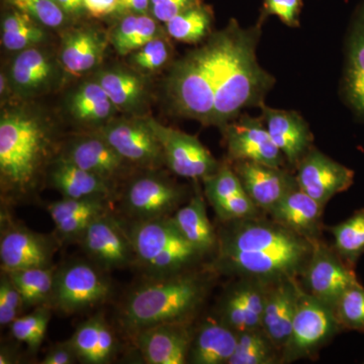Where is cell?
<instances>
[{"mask_svg":"<svg viewBox=\"0 0 364 364\" xmlns=\"http://www.w3.org/2000/svg\"><path fill=\"white\" fill-rule=\"evenodd\" d=\"M223 223L213 272L273 284L296 279L312 255L314 240L273 220L254 217Z\"/></svg>","mask_w":364,"mask_h":364,"instance_id":"6da1fadb","label":"cell"},{"mask_svg":"<svg viewBox=\"0 0 364 364\" xmlns=\"http://www.w3.org/2000/svg\"><path fill=\"white\" fill-rule=\"evenodd\" d=\"M261 25L243 28L235 20L208 39L215 76L214 126L224 128L243 109L261 107L274 78L259 65L256 47Z\"/></svg>","mask_w":364,"mask_h":364,"instance_id":"7a4b0ae2","label":"cell"},{"mask_svg":"<svg viewBox=\"0 0 364 364\" xmlns=\"http://www.w3.org/2000/svg\"><path fill=\"white\" fill-rule=\"evenodd\" d=\"M49 127L23 109L2 114L0 119V181L2 202H28L52 152Z\"/></svg>","mask_w":364,"mask_h":364,"instance_id":"3957f363","label":"cell"},{"mask_svg":"<svg viewBox=\"0 0 364 364\" xmlns=\"http://www.w3.org/2000/svg\"><path fill=\"white\" fill-rule=\"evenodd\" d=\"M208 289L210 277L193 270L146 277L124 299L119 322L131 335L164 323H189L205 303Z\"/></svg>","mask_w":364,"mask_h":364,"instance_id":"277c9868","label":"cell"},{"mask_svg":"<svg viewBox=\"0 0 364 364\" xmlns=\"http://www.w3.org/2000/svg\"><path fill=\"white\" fill-rule=\"evenodd\" d=\"M123 220L135 252V267L146 277H164L193 270L200 253L178 231L171 217L147 221Z\"/></svg>","mask_w":364,"mask_h":364,"instance_id":"5b68a950","label":"cell"},{"mask_svg":"<svg viewBox=\"0 0 364 364\" xmlns=\"http://www.w3.org/2000/svg\"><path fill=\"white\" fill-rule=\"evenodd\" d=\"M167 91L182 117L214 126L215 76L208 42L174 64L167 79Z\"/></svg>","mask_w":364,"mask_h":364,"instance_id":"8992f818","label":"cell"},{"mask_svg":"<svg viewBox=\"0 0 364 364\" xmlns=\"http://www.w3.org/2000/svg\"><path fill=\"white\" fill-rule=\"evenodd\" d=\"M112 294L107 272L86 261L67 263L55 274L49 306L65 315H73L102 305Z\"/></svg>","mask_w":364,"mask_h":364,"instance_id":"52a82bcc","label":"cell"},{"mask_svg":"<svg viewBox=\"0 0 364 364\" xmlns=\"http://www.w3.org/2000/svg\"><path fill=\"white\" fill-rule=\"evenodd\" d=\"M342 329L334 309L299 289L298 306L282 360L309 358Z\"/></svg>","mask_w":364,"mask_h":364,"instance_id":"ba28073f","label":"cell"},{"mask_svg":"<svg viewBox=\"0 0 364 364\" xmlns=\"http://www.w3.org/2000/svg\"><path fill=\"white\" fill-rule=\"evenodd\" d=\"M184 198L183 188L150 172L131 179L119 196V208L126 221H147L171 217Z\"/></svg>","mask_w":364,"mask_h":364,"instance_id":"9c48e42d","label":"cell"},{"mask_svg":"<svg viewBox=\"0 0 364 364\" xmlns=\"http://www.w3.org/2000/svg\"><path fill=\"white\" fill-rule=\"evenodd\" d=\"M88 259L105 272L135 267L133 244L123 220L112 212L100 215L79 239Z\"/></svg>","mask_w":364,"mask_h":364,"instance_id":"30bf717a","label":"cell"},{"mask_svg":"<svg viewBox=\"0 0 364 364\" xmlns=\"http://www.w3.org/2000/svg\"><path fill=\"white\" fill-rule=\"evenodd\" d=\"M301 274L306 293L333 309L347 289L360 284L354 268L318 239L314 240L312 255Z\"/></svg>","mask_w":364,"mask_h":364,"instance_id":"8fae6325","label":"cell"},{"mask_svg":"<svg viewBox=\"0 0 364 364\" xmlns=\"http://www.w3.org/2000/svg\"><path fill=\"white\" fill-rule=\"evenodd\" d=\"M147 123L161 145L165 164L176 176L205 179L219 168V162L195 136L163 126L147 117Z\"/></svg>","mask_w":364,"mask_h":364,"instance_id":"7c38bea8","label":"cell"},{"mask_svg":"<svg viewBox=\"0 0 364 364\" xmlns=\"http://www.w3.org/2000/svg\"><path fill=\"white\" fill-rule=\"evenodd\" d=\"M58 242L51 235L37 233L20 224H1V270L31 269L53 267Z\"/></svg>","mask_w":364,"mask_h":364,"instance_id":"4fadbf2b","label":"cell"},{"mask_svg":"<svg viewBox=\"0 0 364 364\" xmlns=\"http://www.w3.org/2000/svg\"><path fill=\"white\" fill-rule=\"evenodd\" d=\"M98 134L130 164L147 169L165 164L161 145L146 119L109 122Z\"/></svg>","mask_w":364,"mask_h":364,"instance_id":"5bb4252c","label":"cell"},{"mask_svg":"<svg viewBox=\"0 0 364 364\" xmlns=\"http://www.w3.org/2000/svg\"><path fill=\"white\" fill-rule=\"evenodd\" d=\"M228 154L233 161L284 166L286 157L273 142L262 117H242L224 127Z\"/></svg>","mask_w":364,"mask_h":364,"instance_id":"9a60e30c","label":"cell"},{"mask_svg":"<svg viewBox=\"0 0 364 364\" xmlns=\"http://www.w3.org/2000/svg\"><path fill=\"white\" fill-rule=\"evenodd\" d=\"M296 168L299 188L323 205L346 191L354 182L353 170L315 148L306 153Z\"/></svg>","mask_w":364,"mask_h":364,"instance_id":"2e32d148","label":"cell"},{"mask_svg":"<svg viewBox=\"0 0 364 364\" xmlns=\"http://www.w3.org/2000/svg\"><path fill=\"white\" fill-rule=\"evenodd\" d=\"M242 279L227 289L217 313V318L237 333L261 328L270 286L255 279Z\"/></svg>","mask_w":364,"mask_h":364,"instance_id":"e0dca14e","label":"cell"},{"mask_svg":"<svg viewBox=\"0 0 364 364\" xmlns=\"http://www.w3.org/2000/svg\"><path fill=\"white\" fill-rule=\"evenodd\" d=\"M193 332L189 323H164L136 332V347L146 363H188Z\"/></svg>","mask_w":364,"mask_h":364,"instance_id":"ac0fdd59","label":"cell"},{"mask_svg":"<svg viewBox=\"0 0 364 364\" xmlns=\"http://www.w3.org/2000/svg\"><path fill=\"white\" fill-rule=\"evenodd\" d=\"M208 203L222 222L257 217L258 208L249 198L236 172L229 165H220L212 176L203 179Z\"/></svg>","mask_w":364,"mask_h":364,"instance_id":"d6986e66","label":"cell"},{"mask_svg":"<svg viewBox=\"0 0 364 364\" xmlns=\"http://www.w3.org/2000/svg\"><path fill=\"white\" fill-rule=\"evenodd\" d=\"M234 171L256 207L269 213L291 189L298 186L296 177L282 167L252 161H235Z\"/></svg>","mask_w":364,"mask_h":364,"instance_id":"ffe728a7","label":"cell"},{"mask_svg":"<svg viewBox=\"0 0 364 364\" xmlns=\"http://www.w3.org/2000/svg\"><path fill=\"white\" fill-rule=\"evenodd\" d=\"M262 119L270 136L289 164L299 161L312 149L314 136L304 117L296 112L272 109L263 105Z\"/></svg>","mask_w":364,"mask_h":364,"instance_id":"44dd1931","label":"cell"},{"mask_svg":"<svg viewBox=\"0 0 364 364\" xmlns=\"http://www.w3.org/2000/svg\"><path fill=\"white\" fill-rule=\"evenodd\" d=\"M61 156L112 186L130 164L100 134L74 139Z\"/></svg>","mask_w":364,"mask_h":364,"instance_id":"7402d4cb","label":"cell"},{"mask_svg":"<svg viewBox=\"0 0 364 364\" xmlns=\"http://www.w3.org/2000/svg\"><path fill=\"white\" fill-rule=\"evenodd\" d=\"M299 289L296 279L282 280L268 287L261 329L279 351L284 350L291 335Z\"/></svg>","mask_w":364,"mask_h":364,"instance_id":"603a6c76","label":"cell"},{"mask_svg":"<svg viewBox=\"0 0 364 364\" xmlns=\"http://www.w3.org/2000/svg\"><path fill=\"white\" fill-rule=\"evenodd\" d=\"M342 90L345 102L364 124V1L352 18L346 40Z\"/></svg>","mask_w":364,"mask_h":364,"instance_id":"cb8c5ba5","label":"cell"},{"mask_svg":"<svg viewBox=\"0 0 364 364\" xmlns=\"http://www.w3.org/2000/svg\"><path fill=\"white\" fill-rule=\"evenodd\" d=\"M49 181L52 188L58 191L63 198H105L112 200L114 198V186L111 182L81 168L62 156L53 162Z\"/></svg>","mask_w":364,"mask_h":364,"instance_id":"d4e9b609","label":"cell"},{"mask_svg":"<svg viewBox=\"0 0 364 364\" xmlns=\"http://www.w3.org/2000/svg\"><path fill=\"white\" fill-rule=\"evenodd\" d=\"M47 210L61 241L78 242L86 228L100 215L111 212V200L88 198L50 203Z\"/></svg>","mask_w":364,"mask_h":364,"instance_id":"484cf974","label":"cell"},{"mask_svg":"<svg viewBox=\"0 0 364 364\" xmlns=\"http://www.w3.org/2000/svg\"><path fill=\"white\" fill-rule=\"evenodd\" d=\"M325 205L298 186L291 189L270 210L273 221L310 240L318 239Z\"/></svg>","mask_w":364,"mask_h":364,"instance_id":"4316f807","label":"cell"},{"mask_svg":"<svg viewBox=\"0 0 364 364\" xmlns=\"http://www.w3.org/2000/svg\"><path fill=\"white\" fill-rule=\"evenodd\" d=\"M68 343L75 351L78 361L86 364L112 363L119 346L114 330L102 314L81 323Z\"/></svg>","mask_w":364,"mask_h":364,"instance_id":"83f0119b","label":"cell"},{"mask_svg":"<svg viewBox=\"0 0 364 364\" xmlns=\"http://www.w3.org/2000/svg\"><path fill=\"white\" fill-rule=\"evenodd\" d=\"M238 341V333L217 317L205 321L193 332L188 363L229 364Z\"/></svg>","mask_w":364,"mask_h":364,"instance_id":"f1b7e54d","label":"cell"},{"mask_svg":"<svg viewBox=\"0 0 364 364\" xmlns=\"http://www.w3.org/2000/svg\"><path fill=\"white\" fill-rule=\"evenodd\" d=\"M56 77V66L42 50L28 48L16 55L11 69L9 81L18 95L32 97L50 87Z\"/></svg>","mask_w":364,"mask_h":364,"instance_id":"f546056e","label":"cell"},{"mask_svg":"<svg viewBox=\"0 0 364 364\" xmlns=\"http://www.w3.org/2000/svg\"><path fill=\"white\" fill-rule=\"evenodd\" d=\"M107 47V40L91 28H78L66 33L62 43V65L69 74L80 75L100 63Z\"/></svg>","mask_w":364,"mask_h":364,"instance_id":"4dcf8cb0","label":"cell"},{"mask_svg":"<svg viewBox=\"0 0 364 364\" xmlns=\"http://www.w3.org/2000/svg\"><path fill=\"white\" fill-rule=\"evenodd\" d=\"M182 236L200 253L203 257L215 253L218 245V233L210 224L203 196L196 195L183 207L171 215Z\"/></svg>","mask_w":364,"mask_h":364,"instance_id":"1f68e13d","label":"cell"},{"mask_svg":"<svg viewBox=\"0 0 364 364\" xmlns=\"http://www.w3.org/2000/svg\"><path fill=\"white\" fill-rule=\"evenodd\" d=\"M97 80L114 107L121 111H134L145 100V82L133 72L119 68L107 69L98 72Z\"/></svg>","mask_w":364,"mask_h":364,"instance_id":"d6a6232c","label":"cell"},{"mask_svg":"<svg viewBox=\"0 0 364 364\" xmlns=\"http://www.w3.org/2000/svg\"><path fill=\"white\" fill-rule=\"evenodd\" d=\"M69 111L76 121L98 124L111 119L117 107L102 86L95 81H86L69 98Z\"/></svg>","mask_w":364,"mask_h":364,"instance_id":"836d02e7","label":"cell"},{"mask_svg":"<svg viewBox=\"0 0 364 364\" xmlns=\"http://www.w3.org/2000/svg\"><path fill=\"white\" fill-rule=\"evenodd\" d=\"M160 36L161 28L151 14H127L112 31L111 42L117 53L128 55Z\"/></svg>","mask_w":364,"mask_h":364,"instance_id":"e575fe53","label":"cell"},{"mask_svg":"<svg viewBox=\"0 0 364 364\" xmlns=\"http://www.w3.org/2000/svg\"><path fill=\"white\" fill-rule=\"evenodd\" d=\"M57 268H31L6 272L23 296L26 308L49 306Z\"/></svg>","mask_w":364,"mask_h":364,"instance_id":"d590c367","label":"cell"},{"mask_svg":"<svg viewBox=\"0 0 364 364\" xmlns=\"http://www.w3.org/2000/svg\"><path fill=\"white\" fill-rule=\"evenodd\" d=\"M213 20L212 9L202 2L177 14L165 26L167 33L174 40L186 44H196L210 35Z\"/></svg>","mask_w":364,"mask_h":364,"instance_id":"8d00e7d4","label":"cell"},{"mask_svg":"<svg viewBox=\"0 0 364 364\" xmlns=\"http://www.w3.org/2000/svg\"><path fill=\"white\" fill-rule=\"evenodd\" d=\"M28 14L16 9L2 21L1 42L9 51H23L45 39V32Z\"/></svg>","mask_w":364,"mask_h":364,"instance_id":"74e56055","label":"cell"},{"mask_svg":"<svg viewBox=\"0 0 364 364\" xmlns=\"http://www.w3.org/2000/svg\"><path fill=\"white\" fill-rule=\"evenodd\" d=\"M334 238L333 249L351 267H355L364 254V208L348 219L330 228Z\"/></svg>","mask_w":364,"mask_h":364,"instance_id":"f35d334b","label":"cell"},{"mask_svg":"<svg viewBox=\"0 0 364 364\" xmlns=\"http://www.w3.org/2000/svg\"><path fill=\"white\" fill-rule=\"evenodd\" d=\"M277 347L261 328L238 333V341L229 364L277 363Z\"/></svg>","mask_w":364,"mask_h":364,"instance_id":"ab89813d","label":"cell"},{"mask_svg":"<svg viewBox=\"0 0 364 364\" xmlns=\"http://www.w3.org/2000/svg\"><path fill=\"white\" fill-rule=\"evenodd\" d=\"M52 311L50 306H37L33 313L16 318L9 326L13 338L26 344L33 353L39 350L47 334Z\"/></svg>","mask_w":364,"mask_h":364,"instance_id":"60d3db41","label":"cell"},{"mask_svg":"<svg viewBox=\"0 0 364 364\" xmlns=\"http://www.w3.org/2000/svg\"><path fill=\"white\" fill-rule=\"evenodd\" d=\"M334 311L342 328L364 333V287L358 284L347 289Z\"/></svg>","mask_w":364,"mask_h":364,"instance_id":"b9f144b4","label":"cell"},{"mask_svg":"<svg viewBox=\"0 0 364 364\" xmlns=\"http://www.w3.org/2000/svg\"><path fill=\"white\" fill-rule=\"evenodd\" d=\"M16 9L23 11L40 25L56 28L63 26L67 14L55 0H9Z\"/></svg>","mask_w":364,"mask_h":364,"instance_id":"7bdbcfd3","label":"cell"},{"mask_svg":"<svg viewBox=\"0 0 364 364\" xmlns=\"http://www.w3.org/2000/svg\"><path fill=\"white\" fill-rule=\"evenodd\" d=\"M170 56L171 48L166 39L160 36L132 53L131 61L139 70L154 72L166 65Z\"/></svg>","mask_w":364,"mask_h":364,"instance_id":"ee69618b","label":"cell"},{"mask_svg":"<svg viewBox=\"0 0 364 364\" xmlns=\"http://www.w3.org/2000/svg\"><path fill=\"white\" fill-rule=\"evenodd\" d=\"M23 296L14 284L9 273L1 270L0 277V326L2 328L11 326L21 317L25 309Z\"/></svg>","mask_w":364,"mask_h":364,"instance_id":"f6af8a7d","label":"cell"},{"mask_svg":"<svg viewBox=\"0 0 364 364\" xmlns=\"http://www.w3.org/2000/svg\"><path fill=\"white\" fill-rule=\"evenodd\" d=\"M301 7V0H263L259 23H262L268 16H275L289 28H299Z\"/></svg>","mask_w":364,"mask_h":364,"instance_id":"bcb514c9","label":"cell"},{"mask_svg":"<svg viewBox=\"0 0 364 364\" xmlns=\"http://www.w3.org/2000/svg\"><path fill=\"white\" fill-rule=\"evenodd\" d=\"M202 2L203 0H150V14L160 23H166L177 14Z\"/></svg>","mask_w":364,"mask_h":364,"instance_id":"7dc6e473","label":"cell"},{"mask_svg":"<svg viewBox=\"0 0 364 364\" xmlns=\"http://www.w3.org/2000/svg\"><path fill=\"white\" fill-rule=\"evenodd\" d=\"M78 358L75 351L72 348L68 341L62 342L52 346L47 351L44 358L41 361L42 364H73L77 363Z\"/></svg>","mask_w":364,"mask_h":364,"instance_id":"c3c4849f","label":"cell"},{"mask_svg":"<svg viewBox=\"0 0 364 364\" xmlns=\"http://www.w3.org/2000/svg\"><path fill=\"white\" fill-rule=\"evenodd\" d=\"M114 14L119 16L127 14H150V0H117Z\"/></svg>","mask_w":364,"mask_h":364,"instance_id":"681fc988","label":"cell"},{"mask_svg":"<svg viewBox=\"0 0 364 364\" xmlns=\"http://www.w3.org/2000/svg\"><path fill=\"white\" fill-rule=\"evenodd\" d=\"M117 0H85V11L93 18H105L116 11Z\"/></svg>","mask_w":364,"mask_h":364,"instance_id":"f907efd6","label":"cell"},{"mask_svg":"<svg viewBox=\"0 0 364 364\" xmlns=\"http://www.w3.org/2000/svg\"><path fill=\"white\" fill-rule=\"evenodd\" d=\"M67 16H77L85 11V0H55Z\"/></svg>","mask_w":364,"mask_h":364,"instance_id":"816d5d0a","label":"cell"},{"mask_svg":"<svg viewBox=\"0 0 364 364\" xmlns=\"http://www.w3.org/2000/svg\"><path fill=\"white\" fill-rule=\"evenodd\" d=\"M18 352L13 349V347L2 345L0 349V364H11L18 363Z\"/></svg>","mask_w":364,"mask_h":364,"instance_id":"f5cc1de1","label":"cell"}]
</instances>
